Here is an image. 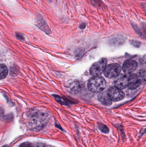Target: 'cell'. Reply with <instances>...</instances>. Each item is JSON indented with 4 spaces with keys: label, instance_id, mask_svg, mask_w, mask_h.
<instances>
[{
    "label": "cell",
    "instance_id": "cell-1",
    "mask_svg": "<svg viewBox=\"0 0 146 147\" xmlns=\"http://www.w3.org/2000/svg\"><path fill=\"white\" fill-rule=\"evenodd\" d=\"M106 84V81L103 77L94 76L89 80L87 86L91 91L95 93H99L105 89Z\"/></svg>",
    "mask_w": 146,
    "mask_h": 147
},
{
    "label": "cell",
    "instance_id": "cell-2",
    "mask_svg": "<svg viewBox=\"0 0 146 147\" xmlns=\"http://www.w3.org/2000/svg\"><path fill=\"white\" fill-rule=\"evenodd\" d=\"M48 114L42 111L34 112L30 119V125L32 127L37 128L43 127L48 120Z\"/></svg>",
    "mask_w": 146,
    "mask_h": 147
},
{
    "label": "cell",
    "instance_id": "cell-3",
    "mask_svg": "<svg viewBox=\"0 0 146 147\" xmlns=\"http://www.w3.org/2000/svg\"><path fill=\"white\" fill-rule=\"evenodd\" d=\"M107 61L102 59L99 61L94 63L90 69V73L92 76H98L104 71L106 67Z\"/></svg>",
    "mask_w": 146,
    "mask_h": 147
},
{
    "label": "cell",
    "instance_id": "cell-4",
    "mask_svg": "<svg viewBox=\"0 0 146 147\" xmlns=\"http://www.w3.org/2000/svg\"><path fill=\"white\" fill-rule=\"evenodd\" d=\"M121 71V67L120 65L113 63L108 65L104 71L105 76L109 78H114L117 77Z\"/></svg>",
    "mask_w": 146,
    "mask_h": 147
},
{
    "label": "cell",
    "instance_id": "cell-5",
    "mask_svg": "<svg viewBox=\"0 0 146 147\" xmlns=\"http://www.w3.org/2000/svg\"><path fill=\"white\" fill-rule=\"evenodd\" d=\"M107 92L111 100L114 102L121 101L125 96L124 92L116 86H112L109 88Z\"/></svg>",
    "mask_w": 146,
    "mask_h": 147
},
{
    "label": "cell",
    "instance_id": "cell-6",
    "mask_svg": "<svg viewBox=\"0 0 146 147\" xmlns=\"http://www.w3.org/2000/svg\"><path fill=\"white\" fill-rule=\"evenodd\" d=\"M114 83L117 88L121 90L125 89L128 86V77L125 74H119L116 78Z\"/></svg>",
    "mask_w": 146,
    "mask_h": 147
},
{
    "label": "cell",
    "instance_id": "cell-7",
    "mask_svg": "<svg viewBox=\"0 0 146 147\" xmlns=\"http://www.w3.org/2000/svg\"><path fill=\"white\" fill-rule=\"evenodd\" d=\"M137 63L133 60H127L123 63L122 69L123 72L127 74L133 72L137 67Z\"/></svg>",
    "mask_w": 146,
    "mask_h": 147
},
{
    "label": "cell",
    "instance_id": "cell-8",
    "mask_svg": "<svg viewBox=\"0 0 146 147\" xmlns=\"http://www.w3.org/2000/svg\"><path fill=\"white\" fill-rule=\"evenodd\" d=\"M128 87L129 89H137L141 84L140 81L137 74H132L128 78Z\"/></svg>",
    "mask_w": 146,
    "mask_h": 147
},
{
    "label": "cell",
    "instance_id": "cell-9",
    "mask_svg": "<svg viewBox=\"0 0 146 147\" xmlns=\"http://www.w3.org/2000/svg\"><path fill=\"white\" fill-rule=\"evenodd\" d=\"M98 99L101 104L106 106H109L112 104V100L110 98L107 92H100L98 96Z\"/></svg>",
    "mask_w": 146,
    "mask_h": 147
},
{
    "label": "cell",
    "instance_id": "cell-10",
    "mask_svg": "<svg viewBox=\"0 0 146 147\" xmlns=\"http://www.w3.org/2000/svg\"><path fill=\"white\" fill-rule=\"evenodd\" d=\"M37 26L40 29L43 30L46 33H50V29L49 28L45 21L42 17H40L37 21Z\"/></svg>",
    "mask_w": 146,
    "mask_h": 147
},
{
    "label": "cell",
    "instance_id": "cell-11",
    "mask_svg": "<svg viewBox=\"0 0 146 147\" xmlns=\"http://www.w3.org/2000/svg\"><path fill=\"white\" fill-rule=\"evenodd\" d=\"M137 75L141 84H146V70L141 69L137 73Z\"/></svg>",
    "mask_w": 146,
    "mask_h": 147
},
{
    "label": "cell",
    "instance_id": "cell-12",
    "mask_svg": "<svg viewBox=\"0 0 146 147\" xmlns=\"http://www.w3.org/2000/svg\"><path fill=\"white\" fill-rule=\"evenodd\" d=\"M0 73H1V79L5 78L8 74V70L6 65L4 64H1L0 66Z\"/></svg>",
    "mask_w": 146,
    "mask_h": 147
},
{
    "label": "cell",
    "instance_id": "cell-13",
    "mask_svg": "<svg viewBox=\"0 0 146 147\" xmlns=\"http://www.w3.org/2000/svg\"><path fill=\"white\" fill-rule=\"evenodd\" d=\"M97 127L99 130L102 133L106 134L109 133V129L105 124L102 123H98L97 124Z\"/></svg>",
    "mask_w": 146,
    "mask_h": 147
},
{
    "label": "cell",
    "instance_id": "cell-14",
    "mask_svg": "<svg viewBox=\"0 0 146 147\" xmlns=\"http://www.w3.org/2000/svg\"><path fill=\"white\" fill-rule=\"evenodd\" d=\"M54 96H55L56 100L58 102L61 104L66 105L68 104L69 103H68V101H66L64 98H63L59 96H57V95H55Z\"/></svg>",
    "mask_w": 146,
    "mask_h": 147
},
{
    "label": "cell",
    "instance_id": "cell-15",
    "mask_svg": "<svg viewBox=\"0 0 146 147\" xmlns=\"http://www.w3.org/2000/svg\"><path fill=\"white\" fill-rule=\"evenodd\" d=\"M19 147H33V145L30 142H25L21 144Z\"/></svg>",
    "mask_w": 146,
    "mask_h": 147
},
{
    "label": "cell",
    "instance_id": "cell-16",
    "mask_svg": "<svg viewBox=\"0 0 146 147\" xmlns=\"http://www.w3.org/2000/svg\"><path fill=\"white\" fill-rule=\"evenodd\" d=\"M118 128H119V129H120V131H121V133L122 134V140H123L124 138H125V134H124V130H123V127L122 126V125H121V126H119Z\"/></svg>",
    "mask_w": 146,
    "mask_h": 147
},
{
    "label": "cell",
    "instance_id": "cell-17",
    "mask_svg": "<svg viewBox=\"0 0 146 147\" xmlns=\"http://www.w3.org/2000/svg\"><path fill=\"white\" fill-rule=\"evenodd\" d=\"M33 147H47L44 144L38 143L33 145Z\"/></svg>",
    "mask_w": 146,
    "mask_h": 147
},
{
    "label": "cell",
    "instance_id": "cell-18",
    "mask_svg": "<svg viewBox=\"0 0 146 147\" xmlns=\"http://www.w3.org/2000/svg\"><path fill=\"white\" fill-rule=\"evenodd\" d=\"M86 24L85 23H82L81 24H80L79 26V28L81 29H84L86 27Z\"/></svg>",
    "mask_w": 146,
    "mask_h": 147
},
{
    "label": "cell",
    "instance_id": "cell-19",
    "mask_svg": "<svg viewBox=\"0 0 146 147\" xmlns=\"http://www.w3.org/2000/svg\"><path fill=\"white\" fill-rule=\"evenodd\" d=\"M16 36L18 37L19 38L22 39H24V37H23V35L21 34L17 33L16 34Z\"/></svg>",
    "mask_w": 146,
    "mask_h": 147
},
{
    "label": "cell",
    "instance_id": "cell-20",
    "mask_svg": "<svg viewBox=\"0 0 146 147\" xmlns=\"http://www.w3.org/2000/svg\"><path fill=\"white\" fill-rule=\"evenodd\" d=\"M146 133V129H144V130H143V132H142V133H141V134L140 136H139V139H140V138H141V137H142V136H143V135H144Z\"/></svg>",
    "mask_w": 146,
    "mask_h": 147
},
{
    "label": "cell",
    "instance_id": "cell-21",
    "mask_svg": "<svg viewBox=\"0 0 146 147\" xmlns=\"http://www.w3.org/2000/svg\"><path fill=\"white\" fill-rule=\"evenodd\" d=\"M91 1L93 3H95V4H97V0H91Z\"/></svg>",
    "mask_w": 146,
    "mask_h": 147
}]
</instances>
